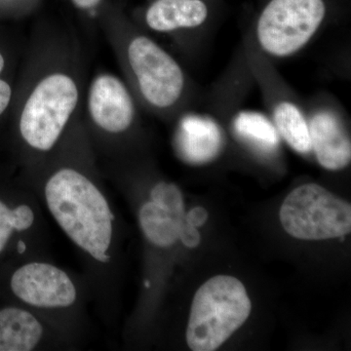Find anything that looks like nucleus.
Masks as SVG:
<instances>
[{
  "label": "nucleus",
  "mask_w": 351,
  "mask_h": 351,
  "mask_svg": "<svg viewBox=\"0 0 351 351\" xmlns=\"http://www.w3.org/2000/svg\"><path fill=\"white\" fill-rule=\"evenodd\" d=\"M13 294L29 306L63 308L75 304L77 291L66 271L51 263H25L10 280Z\"/></svg>",
  "instance_id": "7"
},
{
  "label": "nucleus",
  "mask_w": 351,
  "mask_h": 351,
  "mask_svg": "<svg viewBox=\"0 0 351 351\" xmlns=\"http://www.w3.org/2000/svg\"><path fill=\"white\" fill-rule=\"evenodd\" d=\"M43 336V325L29 311L19 307L0 309V351L34 350Z\"/></svg>",
  "instance_id": "11"
},
{
  "label": "nucleus",
  "mask_w": 351,
  "mask_h": 351,
  "mask_svg": "<svg viewBox=\"0 0 351 351\" xmlns=\"http://www.w3.org/2000/svg\"><path fill=\"white\" fill-rule=\"evenodd\" d=\"M207 14V7L201 0H158L147 11V22L156 31L169 32L197 27Z\"/></svg>",
  "instance_id": "12"
},
{
  "label": "nucleus",
  "mask_w": 351,
  "mask_h": 351,
  "mask_svg": "<svg viewBox=\"0 0 351 351\" xmlns=\"http://www.w3.org/2000/svg\"><path fill=\"white\" fill-rule=\"evenodd\" d=\"M175 147L186 162L204 164L213 160L221 152L223 135L218 124L209 117L186 115L180 122Z\"/></svg>",
  "instance_id": "9"
},
{
  "label": "nucleus",
  "mask_w": 351,
  "mask_h": 351,
  "mask_svg": "<svg viewBox=\"0 0 351 351\" xmlns=\"http://www.w3.org/2000/svg\"><path fill=\"white\" fill-rule=\"evenodd\" d=\"M34 210L29 205L22 204L10 209L0 200V254L5 248L13 232H25L34 223Z\"/></svg>",
  "instance_id": "16"
},
{
  "label": "nucleus",
  "mask_w": 351,
  "mask_h": 351,
  "mask_svg": "<svg viewBox=\"0 0 351 351\" xmlns=\"http://www.w3.org/2000/svg\"><path fill=\"white\" fill-rule=\"evenodd\" d=\"M277 130L292 149L306 154L313 149L311 132L299 108L290 103H281L274 112Z\"/></svg>",
  "instance_id": "14"
},
{
  "label": "nucleus",
  "mask_w": 351,
  "mask_h": 351,
  "mask_svg": "<svg viewBox=\"0 0 351 351\" xmlns=\"http://www.w3.org/2000/svg\"><path fill=\"white\" fill-rule=\"evenodd\" d=\"M76 6L80 8H91L96 6L101 0H73Z\"/></svg>",
  "instance_id": "21"
},
{
  "label": "nucleus",
  "mask_w": 351,
  "mask_h": 351,
  "mask_svg": "<svg viewBox=\"0 0 351 351\" xmlns=\"http://www.w3.org/2000/svg\"><path fill=\"white\" fill-rule=\"evenodd\" d=\"M179 239L189 248H195L200 243V234L197 228L189 225L184 216L180 223Z\"/></svg>",
  "instance_id": "18"
},
{
  "label": "nucleus",
  "mask_w": 351,
  "mask_h": 351,
  "mask_svg": "<svg viewBox=\"0 0 351 351\" xmlns=\"http://www.w3.org/2000/svg\"><path fill=\"white\" fill-rule=\"evenodd\" d=\"M246 289L233 276H218L203 284L193 298L186 341L193 351H213L250 315Z\"/></svg>",
  "instance_id": "2"
},
{
  "label": "nucleus",
  "mask_w": 351,
  "mask_h": 351,
  "mask_svg": "<svg viewBox=\"0 0 351 351\" xmlns=\"http://www.w3.org/2000/svg\"><path fill=\"white\" fill-rule=\"evenodd\" d=\"M151 197L152 201L165 208L178 218L184 216V197L182 191L174 184L159 182L152 189Z\"/></svg>",
  "instance_id": "17"
},
{
  "label": "nucleus",
  "mask_w": 351,
  "mask_h": 351,
  "mask_svg": "<svg viewBox=\"0 0 351 351\" xmlns=\"http://www.w3.org/2000/svg\"><path fill=\"white\" fill-rule=\"evenodd\" d=\"M324 16L322 0H272L258 20V40L270 54L288 56L311 39Z\"/></svg>",
  "instance_id": "5"
},
{
  "label": "nucleus",
  "mask_w": 351,
  "mask_h": 351,
  "mask_svg": "<svg viewBox=\"0 0 351 351\" xmlns=\"http://www.w3.org/2000/svg\"><path fill=\"white\" fill-rule=\"evenodd\" d=\"M4 66L3 57L0 54V73ZM11 99V88L8 83L0 80V114L5 110Z\"/></svg>",
  "instance_id": "20"
},
{
  "label": "nucleus",
  "mask_w": 351,
  "mask_h": 351,
  "mask_svg": "<svg viewBox=\"0 0 351 351\" xmlns=\"http://www.w3.org/2000/svg\"><path fill=\"white\" fill-rule=\"evenodd\" d=\"M186 221L189 225L198 228L204 225L208 219V213L206 210L203 207H195L189 212L188 215H184Z\"/></svg>",
  "instance_id": "19"
},
{
  "label": "nucleus",
  "mask_w": 351,
  "mask_h": 351,
  "mask_svg": "<svg viewBox=\"0 0 351 351\" xmlns=\"http://www.w3.org/2000/svg\"><path fill=\"white\" fill-rule=\"evenodd\" d=\"M48 210L71 241L100 263L110 261L113 213L100 189L82 173L62 169L45 186Z\"/></svg>",
  "instance_id": "1"
},
{
  "label": "nucleus",
  "mask_w": 351,
  "mask_h": 351,
  "mask_svg": "<svg viewBox=\"0 0 351 351\" xmlns=\"http://www.w3.org/2000/svg\"><path fill=\"white\" fill-rule=\"evenodd\" d=\"M129 62L137 76L141 91L156 107L172 106L184 87L179 64L151 39L140 36L129 46Z\"/></svg>",
  "instance_id": "6"
},
{
  "label": "nucleus",
  "mask_w": 351,
  "mask_h": 351,
  "mask_svg": "<svg viewBox=\"0 0 351 351\" xmlns=\"http://www.w3.org/2000/svg\"><path fill=\"white\" fill-rule=\"evenodd\" d=\"M309 132L311 145L322 167L328 170H339L350 164V138L332 113L321 112L314 115Z\"/></svg>",
  "instance_id": "10"
},
{
  "label": "nucleus",
  "mask_w": 351,
  "mask_h": 351,
  "mask_svg": "<svg viewBox=\"0 0 351 351\" xmlns=\"http://www.w3.org/2000/svg\"><path fill=\"white\" fill-rule=\"evenodd\" d=\"M92 119L110 133L125 131L133 120L134 107L125 86L112 75L98 76L89 93Z\"/></svg>",
  "instance_id": "8"
},
{
  "label": "nucleus",
  "mask_w": 351,
  "mask_h": 351,
  "mask_svg": "<svg viewBox=\"0 0 351 351\" xmlns=\"http://www.w3.org/2000/svg\"><path fill=\"white\" fill-rule=\"evenodd\" d=\"M182 218H178L154 201L145 203L138 213L143 232L152 244L159 247L172 246L179 240Z\"/></svg>",
  "instance_id": "13"
},
{
  "label": "nucleus",
  "mask_w": 351,
  "mask_h": 351,
  "mask_svg": "<svg viewBox=\"0 0 351 351\" xmlns=\"http://www.w3.org/2000/svg\"><path fill=\"white\" fill-rule=\"evenodd\" d=\"M78 91L69 76L53 75L39 83L21 117L23 138L34 149L49 151L76 107Z\"/></svg>",
  "instance_id": "4"
},
{
  "label": "nucleus",
  "mask_w": 351,
  "mask_h": 351,
  "mask_svg": "<svg viewBox=\"0 0 351 351\" xmlns=\"http://www.w3.org/2000/svg\"><path fill=\"white\" fill-rule=\"evenodd\" d=\"M281 225L295 239L324 240L351 230L350 204L315 184L294 189L279 212Z\"/></svg>",
  "instance_id": "3"
},
{
  "label": "nucleus",
  "mask_w": 351,
  "mask_h": 351,
  "mask_svg": "<svg viewBox=\"0 0 351 351\" xmlns=\"http://www.w3.org/2000/svg\"><path fill=\"white\" fill-rule=\"evenodd\" d=\"M18 251H19V253H24L25 251V244L23 241H19V243H18Z\"/></svg>",
  "instance_id": "22"
},
{
  "label": "nucleus",
  "mask_w": 351,
  "mask_h": 351,
  "mask_svg": "<svg viewBox=\"0 0 351 351\" xmlns=\"http://www.w3.org/2000/svg\"><path fill=\"white\" fill-rule=\"evenodd\" d=\"M234 128L239 136L265 151H271L278 145L276 127L261 113L240 112L234 120Z\"/></svg>",
  "instance_id": "15"
}]
</instances>
